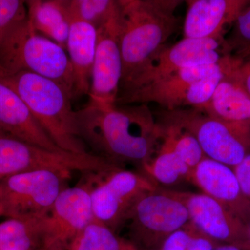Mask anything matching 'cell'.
<instances>
[{"mask_svg":"<svg viewBox=\"0 0 250 250\" xmlns=\"http://www.w3.org/2000/svg\"><path fill=\"white\" fill-rule=\"evenodd\" d=\"M81 139L89 152L120 167H142L159 149L161 129L147 104L88 103L77 111Z\"/></svg>","mask_w":250,"mask_h":250,"instance_id":"1","label":"cell"},{"mask_svg":"<svg viewBox=\"0 0 250 250\" xmlns=\"http://www.w3.org/2000/svg\"><path fill=\"white\" fill-rule=\"evenodd\" d=\"M182 0H118L121 83L129 80L178 29Z\"/></svg>","mask_w":250,"mask_h":250,"instance_id":"2","label":"cell"},{"mask_svg":"<svg viewBox=\"0 0 250 250\" xmlns=\"http://www.w3.org/2000/svg\"><path fill=\"white\" fill-rule=\"evenodd\" d=\"M0 82L21 97L59 149L75 154L90 153L80 137L72 95L59 83L28 72L1 77Z\"/></svg>","mask_w":250,"mask_h":250,"instance_id":"3","label":"cell"},{"mask_svg":"<svg viewBox=\"0 0 250 250\" xmlns=\"http://www.w3.org/2000/svg\"><path fill=\"white\" fill-rule=\"evenodd\" d=\"M234 65L233 59L225 56L218 63L179 70L137 88L120 90L116 105L154 103L164 111L200 109L208 103L219 82Z\"/></svg>","mask_w":250,"mask_h":250,"instance_id":"4","label":"cell"},{"mask_svg":"<svg viewBox=\"0 0 250 250\" xmlns=\"http://www.w3.org/2000/svg\"><path fill=\"white\" fill-rule=\"evenodd\" d=\"M21 72L54 81L74 98L68 55L58 44L38 33L27 17L11 27L0 47V78Z\"/></svg>","mask_w":250,"mask_h":250,"instance_id":"5","label":"cell"},{"mask_svg":"<svg viewBox=\"0 0 250 250\" xmlns=\"http://www.w3.org/2000/svg\"><path fill=\"white\" fill-rule=\"evenodd\" d=\"M185 205L171 190L156 188L140 197L130 210L121 231L139 250H159L171 233L190 223Z\"/></svg>","mask_w":250,"mask_h":250,"instance_id":"6","label":"cell"},{"mask_svg":"<svg viewBox=\"0 0 250 250\" xmlns=\"http://www.w3.org/2000/svg\"><path fill=\"white\" fill-rule=\"evenodd\" d=\"M88 182L94 219L117 234L140 197L156 188L144 174L123 167L90 174Z\"/></svg>","mask_w":250,"mask_h":250,"instance_id":"7","label":"cell"},{"mask_svg":"<svg viewBox=\"0 0 250 250\" xmlns=\"http://www.w3.org/2000/svg\"><path fill=\"white\" fill-rule=\"evenodd\" d=\"M71 173L36 170L9 176L0 181V207L15 218L46 216L64 189Z\"/></svg>","mask_w":250,"mask_h":250,"instance_id":"8","label":"cell"},{"mask_svg":"<svg viewBox=\"0 0 250 250\" xmlns=\"http://www.w3.org/2000/svg\"><path fill=\"white\" fill-rule=\"evenodd\" d=\"M159 122L176 125L196 139L207 157L233 168L250 154V139L193 108L162 110Z\"/></svg>","mask_w":250,"mask_h":250,"instance_id":"9","label":"cell"},{"mask_svg":"<svg viewBox=\"0 0 250 250\" xmlns=\"http://www.w3.org/2000/svg\"><path fill=\"white\" fill-rule=\"evenodd\" d=\"M224 41L213 39H187L158 51L120 90L132 89L188 67L220 62L225 56Z\"/></svg>","mask_w":250,"mask_h":250,"instance_id":"10","label":"cell"},{"mask_svg":"<svg viewBox=\"0 0 250 250\" xmlns=\"http://www.w3.org/2000/svg\"><path fill=\"white\" fill-rule=\"evenodd\" d=\"M93 220L88 181L67 187L42 218L39 250H67L77 235Z\"/></svg>","mask_w":250,"mask_h":250,"instance_id":"11","label":"cell"},{"mask_svg":"<svg viewBox=\"0 0 250 250\" xmlns=\"http://www.w3.org/2000/svg\"><path fill=\"white\" fill-rule=\"evenodd\" d=\"M96 49L88 96L90 103L116 104L123 65L118 37V6L114 14L97 29Z\"/></svg>","mask_w":250,"mask_h":250,"instance_id":"12","label":"cell"},{"mask_svg":"<svg viewBox=\"0 0 250 250\" xmlns=\"http://www.w3.org/2000/svg\"><path fill=\"white\" fill-rule=\"evenodd\" d=\"M187 207L190 222L207 236L222 244L242 248L246 225L214 199L204 193L172 191Z\"/></svg>","mask_w":250,"mask_h":250,"instance_id":"13","label":"cell"},{"mask_svg":"<svg viewBox=\"0 0 250 250\" xmlns=\"http://www.w3.org/2000/svg\"><path fill=\"white\" fill-rule=\"evenodd\" d=\"M248 0H188L184 38L225 41Z\"/></svg>","mask_w":250,"mask_h":250,"instance_id":"14","label":"cell"},{"mask_svg":"<svg viewBox=\"0 0 250 250\" xmlns=\"http://www.w3.org/2000/svg\"><path fill=\"white\" fill-rule=\"evenodd\" d=\"M241 62L227 72L209 101L199 110L250 139V95L238 69Z\"/></svg>","mask_w":250,"mask_h":250,"instance_id":"15","label":"cell"},{"mask_svg":"<svg viewBox=\"0 0 250 250\" xmlns=\"http://www.w3.org/2000/svg\"><path fill=\"white\" fill-rule=\"evenodd\" d=\"M190 182L241 219L250 220V202L243 195L233 169L207 157L192 171Z\"/></svg>","mask_w":250,"mask_h":250,"instance_id":"16","label":"cell"},{"mask_svg":"<svg viewBox=\"0 0 250 250\" xmlns=\"http://www.w3.org/2000/svg\"><path fill=\"white\" fill-rule=\"evenodd\" d=\"M0 125L5 134L24 142L49 150H62L42 129L21 97L1 82Z\"/></svg>","mask_w":250,"mask_h":250,"instance_id":"17","label":"cell"},{"mask_svg":"<svg viewBox=\"0 0 250 250\" xmlns=\"http://www.w3.org/2000/svg\"><path fill=\"white\" fill-rule=\"evenodd\" d=\"M97 29L72 20L66 49L74 77V98L88 95L96 49Z\"/></svg>","mask_w":250,"mask_h":250,"instance_id":"18","label":"cell"},{"mask_svg":"<svg viewBox=\"0 0 250 250\" xmlns=\"http://www.w3.org/2000/svg\"><path fill=\"white\" fill-rule=\"evenodd\" d=\"M25 4L34 29L65 50L71 24L66 0H29Z\"/></svg>","mask_w":250,"mask_h":250,"instance_id":"19","label":"cell"},{"mask_svg":"<svg viewBox=\"0 0 250 250\" xmlns=\"http://www.w3.org/2000/svg\"><path fill=\"white\" fill-rule=\"evenodd\" d=\"M43 218H11L0 223V250H39Z\"/></svg>","mask_w":250,"mask_h":250,"instance_id":"20","label":"cell"},{"mask_svg":"<svg viewBox=\"0 0 250 250\" xmlns=\"http://www.w3.org/2000/svg\"><path fill=\"white\" fill-rule=\"evenodd\" d=\"M141 169L153 183L164 185H172L182 179L190 182L192 174L190 167L162 141L152 159Z\"/></svg>","mask_w":250,"mask_h":250,"instance_id":"21","label":"cell"},{"mask_svg":"<svg viewBox=\"0 0 250 250\" xmlns=\"http://www.w3.org/2000/svg\"><path fill=\"white\" fill-rule=\"evenodd\" d=\"M67 250H139L95 219L72 241Z\"/></svg>","mask_w":250,"mask_h":250,"instance_id":"22","label":"cell"},{"mask_svg":"<svg viewBox=\"0 0 250 250\" xmlns=\"http://www.w3.org/2000/svg\"><path fill=\"white\" fill-rule=\"evenodd\" d=\"M161 129V141L170 148L192 171L206 157L196 139L176 125L157 121Z\"/></svg>","mask_w":250,"mask_h":250,"instance_id":"23","label":"cell"},{"mask_svg":"<svg viewBox=\"0 0 250 250\" xmlns=\"http://www.w3.org/2000/svg\"><path fill=\"white\" fill-rule=\"evenodd\" d=\"M70 20L88 23L97 29L114 14L116 0H66Z\"/></svg>","mask_w":250,"mask_h":250,"instance_id":"24","label":"cell"},{"mask_svg":"<svg viewBox=\"0 0 250 250\" xmlns=\"http://www.w3.org/2000/svg\"><path fill=\"white\" fill-rule=\"evenodd\" d=\"M224 55L243 61L250 57V1L237 18L224 41Z\"/></svg>","mask_w":250,"mask_h":250,"instance_id":"25","label":"cell"},{"mask_svg":"<svg viewBox=\"0 0 250 250\" xmlns=\"http://www.w3.org/2000/svg\"><path fill=\"white\" fill-rule=\"evenodd\" d=\"M27 17L25 1L0 0V47L11 27Z\"/></svg>","mask_w":250,"mask_h":250,"instance_id":"26","label":"cell"},{"mask_svg":"<svg viewBox=\"0 0 250 250\" xmlns=\"http://www.w3.org/2000/svg\"><path fill=\"white\" fill-rule=\"evenodd\" d=\"M194 225L190 222L171 233L163 243L159 250H187L193 232Z\"/></svg>","mask_w":250,"mask_h":250,"instance_id":"27","label":"cell"},{"mask_svg":"<svg viewBox=\"0 0 250 250\" xmlns=\"http://www.w3.org/2000/svg\"><path fill=\"white\" fill-rule=\"evenodd\" d=\"M232 169L243 195L250 202V154Z\"/></svg>","mask_w":250,"mask_h":250,"instance_id":"28","label":"cell"},{"mask_svg":"<svg viewBox=\"0 0 250 250\" xmlns=\"http://www.w3.org/2000/svg\"><path fill=\"white\" fill-rule=\"evenodd\" d=\"M221 244L194 225L193 232L187 250H213Z\"/></svg>","mask_w":250,"mask_h":250,"instance_id":"29","label":"cell"},{"mask_svg":"<svg viewBox=\"0 0 250 250\" xmlns=\"http://www.w3.org/2000/svg\"><path fill=\"white\" fill-rule=\"evenodd\" d=\"M238 69L245 87L250 95V57L242 61Z\"/></svg>","mask_w":250,"mask_h":250,"instance_id":"30","label":"cell"},{"mask_svg":"<svg viewBox=\"0 0 250 250\" xmlns=\"http://www.w3.org/2000/svg\"><path fill=\"white\" fill-rule=\"evenodd\" d=\"M242 248L246 250H250V220L246 225V237Z\"/></svg>","mask_w":250,"mask_h":250,"instance_id":"31","label":"cell"},{"mask_svg":"<svg viewBox=\"0 0 250 250\" xmlns=\"http://www.w3.org/2000/svg\"><path fill=\"white\" fill-rule=\"evenodd\" d=\"M213 250H246L241 247L233 244H221Z\"/></svg>","mask_w":250,"mask_h":250,"instance_id":"32","label":"cell"},{"mask_svg":"<svg viewBox=\"0 0 250 250\" xmlns=\"http://www.w3.org/2000/svg\"><path fill=\"white\" fill-rule=\"evenodd\" d=\"M0 132H3L2 129H1V125H0Z\"/></svg>","mask_w":250,"mask_h":250,"instance_id":"33","label":"cell"}]
</instances>
